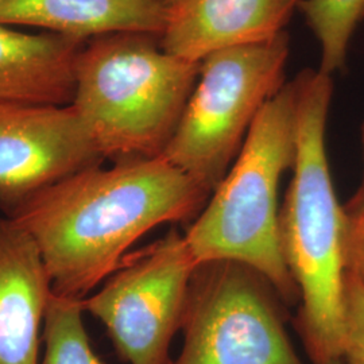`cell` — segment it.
Wrapping results in <instances>:
<instances>
[{"instance_id": "cell-1", "label": "cell", "mask_w": 364, "mask_h": 364, "mask_svg": "<svg viewBox=\"0 0 364 364\" xmlns=\"http://www.w3.org/2000/svg\"><path fill=\"white\" fill-rule=\"evenodd\" d=\"M210 193L164 156L80 170L7 210L38 248L53 293L82 299L144 235L197 216Z\"/></svg>"}, {"instance_id": "cell-2", "label": "cell", "mask_w": 364, "mask_h": 364, "mask_svg": "<svg viewBox=\"0 0 364 364\" xmlns=\"http://www.w3.org/2000/svg\"><path fill=\"white\" fill-rule=\"evenodd\" d=\"M296 80L297 154L278 215L279 248L299 290L294 321L299 338L313 363L329 364L343 355L347 223L326 156L333 80L318 69H306Z\"/></svg>"}, {"instance_id": "cell-3", "label": "cell", "mask_w": 364, "mask_h": 364, "mask_svg": "<svg viewBox=\"0 0 364 364\" xmlns=\"http://www.w3.org/2000/svg\"><path fill=\"white\" fill-rule=\"evenodd\" d=\"M200 63L165 52L159 37L115 33L78 54L73 107L103 159L162 156L195 90Z\"/></svg>"}, {"instance_id": "cell-4", "label": "cell", "mask_w": 364, "mask_h": 364, "mask_svg": "<svg viewBox=\"0 0 364 364\" xmlns=\"http://www.w3.org/2000/svg\"><path fill=\"white\" fill-rule=\"evenodd\" d=\"M299 82H285L260 109L232 166L185 232L197 263L235 260L262 274L284 304L299 290L279 248L278 186L297 154Z\"/></svg>"}, {"instance_id": "cell-5", "label": "cell", "mask_w": 364, "mask_h": 364, "mask_svg": "<svg viewBox=\"0 0 364 364\" xmlns=\"http://www.w3.org/2000/svg\"><path fill=\"white\" fill-rule=\"evenodd\" d=\"M289 36L212 53L162 156L209 193L225 177L260 109L285 85Z\"/></svg>"}, {"instance_id": "cell-6", "label": "cell", "mask_w": 364, "mask_h": 364, "mask_svg": "<svg viewBox=\"0 0 364 364\" xmlns=\"http://www.w3.org/2000/svg\"><path fill=\"white\" fill-rule=\"evenodd\" d=\"M281 304L273 285L247 264L200 263L174 364H304L287 336Z\"/></svg>"}, {"instance_id": "cell-7", "label": "cell", "mask_w": 364, "mask_h": 364, "mask_svg": "<svg viewBox=\"0 0 364 364\" xmlns=\"http://www.w3.org/2000/svg\"><path fill=\"white\" fill-rule=\"evenodd\" d=\"M197 266L185 236L171 228L129 252L103 287L81 299L84 312L105 324L122 360L174 364L170 343L182 329Z\"/></svg>"}, {"instance_id": "cell-8", "label": "cell", "mask_w": 364, "mask_h": 364, "mask_svg": "<svg viewBox=\"0 0 364 364\" xmlns=\"http://www.w3.org/2000/svg\"><path fill=\"white\" fill-rule=\"evenodd\" d=\"M103 161L73 105L0 103V207L6 212L39 189Z\"/></svg>"}, {"instance_id": "cell-9", "label": "cell", "mask_w": 364, "mask_h": 364, "mask_svg": "<svg viewBox=\"0 0 364 364\" xmlns=\"http://www.w3.org/2000/svg\"><path fill=\"white\" fill-rule=\"evenodd\" d=\"M301 0H186L169 10L161 48L201 63L224 49L263 43L285 30Z\"/></svg>"}, {"instance_id": "cell-10", "label": "cell", "mask_w": 364, "mask_h": 364, "mask_svg": "<svg viewBox=\"0 0 364 364\" xmlns=\"http://www.w3.org/2000/svg\"><path fill=\"white\" fill-rule=\"evenodd\" d=\"M52 284L33 239L0 218V364H38Z\"/></svg>"}, {"instance_id": "cell-11", "label": "cell", "mask_w": 364, "mask_h": 364, "mask_svg": "<svg viewBox=\"0 0 364 364\" xmlns=\"http://www.w3.org/2000/svg\"><path fill=\"white\" fill-rule=\"evenodd\" d=\"M85 43L64 34H26L0 25V103L73 105L78 54Z\"/></svg>"}, {"instance_id": "cell-12", "label": "cell", "mask_w": 364, "mask_h": 364, "mask_svg": "<svg viewBox=\"0 0 364 364\" xmlns=\"http://www.w3.org/2000/svg\"><path fill=\"white\" fill-rule=\"evenodd\" d=\"M169 10L154 0H3L0 25L52 30L88 42L115 33L161 37Z\"/></svg>"}, {"instance_id": "cell-13", "label": "cell", "mask_w": 364, "mask_h": 364, "mask_svg": "<svg viewBox=\"0 0 364 364\" xmlns=\"http://www.w3.org/2000/svg\"><path fill=\"white\" fill-rule=\"evenodd\" d=\"M299 10L321 46L318 70L332 76L346 66L352 36L364 19V0H301Z\"/></svg>"}, {"instance_id": "cell-14", "label": "cell", "mask_w": 364, "mask_h": 364, "mask_svg": "<svg viewBox=\"0 0 364 364\" xmlns=\"http://www.w3.org/2000/svg\"><path fill=\"white\" fill-rule=\"evenodd\" d=\"M81 299L53 293L43 318L45 356L42 364H103L87 335Z\"/></svg>"}, {"instance_id": "cell-15", "label": "cell", "mask_w": 364, "mask_h": 364, "mask_svg": "<svg viewBox=\"0 0 364 364\" xmlns=\"http://www.w3.org/2000/svg\"><path fill=\"white\" fill-rule=\"evenodd\" d=\"M344 364H364V287L346 273L344 285Z\"/></svg>"}, {"instance_id": "cell-16", "label": "cell", "mask_w": 364, "mask_h": 364, "mask_svg": "<svg viewBox=\"0 0 364 364\" xmlns=\"http://www.w3.org/2000/svg\"><path fill=\"white\" fill-rule=\"evenodd\" d=\"M344 264L346 273L353 275L364 287V216L347 218Z\"/></svg>"}, {"instance_id": "cell-17", "label": "cell", "mask_w": 364, "mask_h": 364, "mask_svg": "<svg viewBox=\"0 0 364 364\" xmlns=\"http://www.w3.org/2000/svg\"><path fill=\"white\" fill-rule=\"evenodd\" d=\"M360 139H362V147H363L364 156V122L360 129ZM344 212L347 218H359L364 216V174L363 180L360 182V186L353 193L351 200L344 205Z\"/></svg>"}, {"instance_id": "cell-18", "label": "cell", "mask_w": 364, "mask_h": 364, "mask_svg": "<svg viewBox=\"0 0 364 364\" xmlns=\"http://www.w3.org/2000/svg\"><path fill=\"white\" fill-rule=\"evenodd\" d=\"M154 1L159 3V4L164 6V7H166L168 10H173V9H176V7L183 4L186 0H154Z\"/></svg>"}, {"instance_id": "cell-19", "label": "cell", "mask_w": 364, "mask_h": 364, "mask_svg": "<svg viewBox=\"0 0 364 364\" xmlns=\"http://www.w3.org/2000/svg\"><path fill=\"white\" fill-rule=\"evenodd\" d=\"M329 364H343V362H341V360H338V362H332V363Z\"/></svg>"}, {"instance_id": "cell-20", "label": "cell", "mask_w": 364, "mask_h": 364, "mask_svg": "<svg viewBox=\"0 0 364 364\" xmlns=\"http://www.w3.org/2000/svg\"><path fill=\"white\" fill-rule=\"evenodd\" d=\"M1 1H3V0H0V3H1Z\"/></svg>"}]
</instances>
